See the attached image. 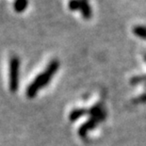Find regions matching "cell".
I'll list each match as a JSON object with an SVG mask.
<instances>
[{"instance_id":"6da1fadb","label":"cell","mask_w":146,"mask_h":146,"mask_svg":"<svg viewBox=\"0 0 146 146\" xmlns=\"http://www.w3.org/2000/svg\"><path fill=\"white\" fill-rule=\"evenodd\" d=\"M58 69H60V61L58 60H51L48 63L47 66H46L45 70L41 74H39L35 77V79L27 87L26 92L27 97L29 98L35 97L40 90L44 88L50 82V80L53 78V76H55V74L57 73V71Z\"/></svg>"},{"instance_id":"7a4b0ae2","label":"cell","mask_w":146,"mask_h":146,"mask_svg":"<svg viewBox=\"0 0 146 146\" xmlns=\"http://www.w3.org/2000/svg\"><path fill=\"white\" fill-rule=\"evenodd\" d=\"M9 87L11 92H15L19 86L20 58L17 56H12L9 63Z\"/></svg>"},{"instance_id":"3957f363","label":"cell","mask_w":146,"mask_h":146,"mask_svg":"<svg viewBox=\"0 0 146 146\" xmlns=\"http://www.w3.org/2000/svg\"><path fill=\"white\" fill-rule=\"evenodd\" d=\"M100 122H102V121L97 119V118L91 117V119H90L89 121H87L86 123H84L83 125L79 127L78 135L81 137V138H85V137L87 136V134H88V132L91 131V130H92V129H94Z\"/></svg>"},{"instance_id":"277c9868","label":"cell","mask_w":146,"mask_h":146,"mask_svg":"<svg viewBox=\"0 0 146 146\" xmlns=\"http://www.w3.org/2000/svg\"><path fill=\"white\" fill-rule=\"evenodd\" d=\"M88 114L91 117L97 118V119L101 120V121H104L105 117H106L105 110H104V108H103V107H102L101 104L94 105V107H92L88 110Z\"/></svg>"},{"instance_id":"5b68a950","label":"cell","mask_w":146,"mask_h":146,"mask_svg":"<svg viewBox=\"0 0 146 146\" xmlns=\"http://www.w3.org/2000/svg\"><path fill=\"white\" fill-rule=\"evenodd\" d=\"M80 12L84 19L89 20L92 16V10L88 0H81V6H80Z\"/></svg>"},{"instance_id":"8992f818","label":"cell","mask_w":146,"mask_h":146,"mask_svg":"<svg viewBox=\"0 0 146 146\" xmlns=\"http://www.w3.org/2000/svg\"><path fill=\"white\" fill-rule=\"evenodd\" d=\"M86 114H88V110L86 108H76L71 111V113L69 114V119L71 122H76Z\"/></svg>"},{"instance_id":"52a82bcc","label":"cell","mask_w":146,"mask_h":146,"mask_svg":"<svg viewBox=\"0 0 146 146\" xmlns=\"http://www.w3.org/2000/svg\"><path fill=\"white\" fill-rule=\"evenodd\" d=\"M29 7V0H14L13 10L17 13H22Z\"/></svg>"},{"instance_id":"ba28073f","label":"cell","mask_w":146,"mask_h":146,"mask_svg":"<svg viewBox=\"0 0 146 146\" xmlns=\"http://www.w3.org/2000/svg\"><path fill=\"white\" fill-rule=\"evenodd\" d=\"M132 32L136 37L146 41V27L145 26H141V25L135 26L132 29Z\"/></svg>"},{"instance_id":"9c48e42d","label":"cell","mask_w":146,"mask_h":146,"mask_svg":"<svg viewBox=\"0 0 146 146\" xmlns=\"http://www.w3.org/2000/svg\"><path fill=\"white\" fill-rule=\"evenodd\" d=\"M80 6H81V0H69L68 2V8L71 11L80 10Z\"/></svg>"},{"instance_id":"30bf717a","label":"cell","mask_w":146,"mask_h":146,"mask_svg":"<svg viewBox=\"0 0 146 146\" xmlns=\"http://www.w3.org/2000/svg\"><path fill=\"white\" fill-rule=\"evenodd\" d=\"M142 82H146V74H142V76H137L132 77L130 79V84L131 85H137L139 83H142Z\"/></svg>"},{"instance_id":"8fae6325","label":"cell","mask_w":146,"mask_h":146,"mask_svg":"<svg viewBox=\"0 0 146 146\" xmlns=\"http://www.w3.org/2000/svg\"><path fill=\"white\" fill-rule=\"evenodd\" d=\"M133 102L136 104H139V103H146V94L139 95V97H137L136 99L133 100Z\"/></svg>"},{"instance_id":"7c38bea8","label":"cell","mask_w":146,"mask_h":146,"mask_svg":"<svg viewBox=\"0 0 146 146\" xmlns=\"http://www.w3.org/2000/svg\"><path fill=\"white\" fill-rule=\"evenodd\" d=\"M144 60H145V61H146V55L144 56Z\"/></svg>"}]
</instances>
